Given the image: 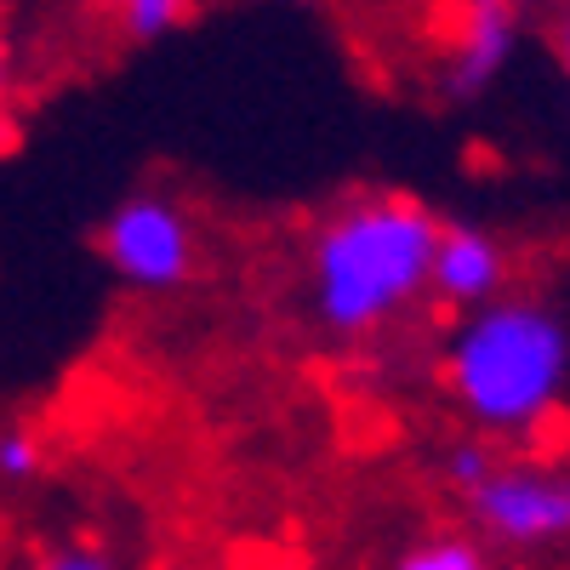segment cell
Wrapping results in <instances>:
<instances>
[{
    "mask_svg": "<svg viewBox=\"0 0 570 570\" xmlns=\"http://www.w3.org/2000/svg\"><path fill=\"white\" fill-rule=\"evenodd\" d=\"M29 570H126L104 542H58V548H46Z\"/></svg>",
    "mask_w": 570,
    "mask_h": 570,
    "instance_id": "10",
    "label": "cell"
},
{
    "mask_svg": "<svg viewBox=\"0 0 570 570\" xmlns=\"http://www.w3.org/2000/svg\"><path fill=\"white\" fill-rule=\"evenodd\" d=\"M12 91H18V46H12L7 18H0V126L12 120Z\"/></svg>",
    "mask_w": 570,
    "mask_h": 570,
    "instance_id": "11",
    "label": "cell"
},
{
    "mask_svg": "<svg viewBox=\"0 0 570 570\" xmlns=\"http://www.w3.org/2000/svg\"><path fill=\"white\" fill-rule=\"evenodd\" d=\"M188 18L183 0H115L109 7V23H115V35L126 40V46H155V40H166V35H177Z\"/></svg>",
    "mask_w": 570,
    "mask_h": 570,
    "instance_id": "8",
    "label": "cell"
},
{
    "mask_svg": "<svg viewBox=\"0 0 570 570\" xmlns=\"http://www.w3.org/2000/svg\"><path fill=\"white\" fill-rule=\"evenodd\" d=\"M445 485L485 548L542 553L570 542V462L559 456H502L485 440H462L445 456Z\"/></svg>",
    "mask_w": 570,
    "mask_h": 570,
    "instance_id": "3",
    "label": "cell"
},
{
    "mask_svg": "<svg viewBox=\"0 0 570 570\" xmlns=\"http://www.w3.org/2000/svg\"><path fill=\"white\" fill-rule=\"evenodd\" d=\"M46 462H52V445L35 422H0V485H35Z\"/></svg>",
    "mask_w": 570,
    "mask_h": 570,
    "instance_id": "9",
    "label": "cell"
},
{
    "mask_svg": "<svg viewBox=\"0 0 570 570\" xmlns=\"http://www.w3.org/2000/svg\"><path fill=\"white\" fill-rule=\"evenodd\" d=\"M428 297L456 308L462 320L480 314L502 297H513V252L480 223H445L434 252V285Z\"/></svg>",
    "mask_w": 570,
    "mask_h": 570,
    "instance_id": "6",
    "label": "cell"
},
{
    "mask_svg": "<svg viewBox=\"0 0 570 570\" xmlns=\"http://www.w3.org/2000/svg\"><path fill=\"white\" fill-rule=\"evenodd\" d=\"M519 35H525V12L502 7V0H480V7H462L451 18V29L440 35L434 52V86L445 91L451 104L485 98V91L508 75Z\"/></svg>",
    "mask_w": 570,
    "mask_h": 570,
    "instance_id": "5",
    "label": "cell"
},
{
    "mask_svg": "<svg viewBox=\"0 0 570 570\" xmlns=\"http://www.w3.org/2000/svg\"><path fill=\"white\" fill-rule=\"evenodd\" d=\"M98 257L109 263L115 279L131 292H183L200 268V234L171 195L160 188H137L120 206H109L98 228Z\"/></svg>",
    "mask_w": 570,
    "mask_h": 570,
    "instance_id": "4",
    "label": "cell"
},
{
    "mask_svg": "<svg viewBox=\"0 0 570 570\" xmlns=\"http://www.w3.org/2000/svg\"><path fill=\"white\" fill-rule=\"evenodd\" d=\"M440 371L451 405L485 445H537L564 411L570 325L548 297L513 292L451 331Z\"/></svg>",
    "mask_w": 570,
    "mask_h": 570,
    "instance_id": "1",
    "label": "cell"
},
{
    "mask_svg": "<svg viewBox=\"0 0 570 570\" xmlns=\"http://www.w3.org/2000/svg\"><path fill=\"white\" fill-rule=\"evenodd\" d=\"M553 58L570 75V12H559V23H553Z\"/></svg>",
    "mask_w": 570,
    "mask_h": 570,
    "instance_id": "12",
    "label": "cell"
},
{
    "mask_svg": "<svg viewBox=\"0 0 570 570\" xmlns=\"http://www.w3.org/2000/svg\"><path fill=\"white\" fill-rule=\"evenodd\" d=\"M440 217L411 195H354L308 234V303L331 337H371L434 285Z\"/></svg>",
    "mask_w": 570,
    "mask_h": 570,
    "instance_id": "2",
    "label": "cell"
},
{
    "mask_svg": "<svg viewBox=\"0 0 570 570\" xmlns=\"http://www.w3.org/2000/svg\"><path fill=\"white\" fill-rule=\"evenodd\" d=\"M389 570H497V559L473 531H428L405 542Z\"/></svg>",
    "mask_w": 570,
    "mask_h": 570,
    "instance_id": "7",
    "label": "cell"
}]
</instances>
